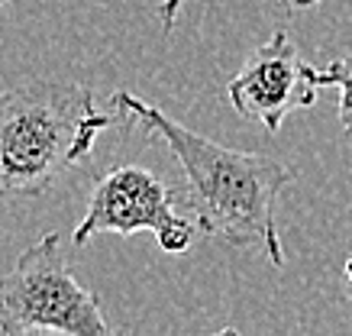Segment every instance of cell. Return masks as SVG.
Instances as JSON below:
<instances>
[{"label": "cell", "instance_id": "cell-1", "mask_svg": "<svg viewBox=\"0 0 352 336\" xmlns=\"http://www.w3.org/2000/svg\"><path fill=\"white\" fill-rule=\"evenodd\" d=\"M110 104L129 123H139L149 139L165 142L178 159L184 172V197L201 233L230 239L236 246H262L272 265H285L275 204L288 181H294L288 165L262 152L220 146L129 91H117Z\"/></svg>", "mask_w": 352, "mask_h": 336}, {"label": "cell", "instance_id": "cell-2", "mask_svg": "<svg viewBox=\"0 0 352 336\" xmlns=\"http://www.w3.org/2000/svg\"><path fill=\"white\" fill-rule=\"evenodd\" d=\"M113 126L81 81H26L0 94V201L39 197L91 159Z\"/></svg>", "mask_w": 352, "mask_h": 336}, {"label": "cell", "instance_id": "cell-3", "mask_svg": "<svg viewBox=\"0 0 352 336\" xmlns=\"http://www.w3.org/2000/svg\"><path fill=\"white\" fill-rule=\"evenodd\" d=\"M58 243V233H45L20 252L7 275H0V333H113L97 294L68 271Z\"/></svg>", "mask_w": 352, "mask_h": 336}, {"label": "cell", "instance_id": "cell-4", "mask_svg": "<svg viewBox=\"0 0 352 336\" xmlns=\"http://www.w3.org/2000/svg\"><path fill=\"white\" fill-rule=\"evenodd\" d=\"M139 229L155 233L159 246L168 256H182L191 249L197 236V220L178 214L175 194L155 172L142 165H120L100 175L94 194L87 201L81 223L72 233L75 246H85L97 233H120L133 236Z\"/></svg>", "mask_w": 352, "mask_h": 336}, {"label": "cell", "instance_id": "cell-5", "mask_svg": "<svg viewBox=\"0 0 352 336\" xmlns=\"http://www.w3.org/2000/svg\"><path fill=\"white\" fill-rule=\"evenodd\" d=\"M320 85L314 81V65L300 58L288 30L272 33L268 43L249 52L243 68L226 85V98L245 120H258L268 133H278L294 110L317 104Z\"/></svg>", "mask_w": 352, "mask_h": 336}, {"label": "cell", "instance_id": "cell-6", "mask_svg": "<svg viewBox=\"0 0 352 336\" xmlns=\"http://www.w3.org/2000/svg\"><path fill=\"white\" fill-rule=\"evenodd\" d=\"M314 81L320 87H340V123L352 136V52L333 58L330 65L314 68Z\"/></svg>", "mask_w": 352, "mask_h": 336}, {"label": "cell", "instance_id": "cell-7", "mask_svg": "<svg viewBox=\"0 0 352 336\" xmlns=\"http://www.w3.org/2000/svg\"><path fill=\"white\" fill-rule=\"evenodd\" d=\"M184 3H188V0H162L159 3V20H162V30H165V33L175 26V20H178V13H182Z\"/></svg>", "mask_w": 352, "mask_h": 336}, {"label": "cell", "instance_id": "cell-8", "mask_svg": "<svg viewBox=\"0 0 352 336\" xmlns=\"http://www.w3.org/2000/svg\"><path fill=\"white\" fill-rule=\"evenodd\" d=\"M278 3H285V7H294V10H307V7H317L320 0H278Z\"/></svg>", "mask_w": 352, "mask_h": 336}, {"label": "cell", "instance_id": "cell-9", "mask_svg": "<svg viewBox=\"0 0 352 336\" xmlns=\"http://www.w3.org/2000/svg\"><path fill=\"white\" fill-rule=\"evenodd\" d=\"M346 282H349V291H352V259L346 262Z\"/></svg>", "mask_w": 352, "mask_h": 336}, {"label": "cell", "instance_id": "cell-10", "mask_svg": "<svg viewBox=\"0 0 352 336\" xmlns=\"http://www.w3.org/2000/svg\"><path fill=\"white\" fill-rule=\"evenodd\" d=\"M0 3H7V0H0Z\"/></svg>", "mask_w": 352, "mask_h": 336}]
</instances>
